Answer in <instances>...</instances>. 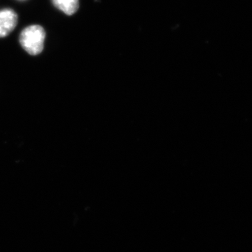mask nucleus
Masks as SVG:
<instances>
[{
  "instance_id": "obj_4",
  "label": "nucleus",
  "mask_w": 252,
  "mask_h": 252,
  "mask_svg": "<svg viewBox=\"0 0 252 252\" xmlns=\"http://www.w3.org/2000/svg\"><path fill=\"white\" fill-rule=\"evenodd\" d=\"M17 1H26V0H17Z\"/></svg>"
},
{
  "instance_id": "obj_1",
  "label": "nucleus",
  "mask_w": 252,
  "mask_h": 252,
  "mask_svg": "<svg viewBox=\"0 0 252 252\" xmlns=\"http://www.w3.org/2000/svg\"><path fill=\"white\" fill-rule=\"evenodd\" d=\"M46 39L45 30L39 25H32L23 29L19 36V42L28 54L36 56L42 52Z\"/></svg>"
},
{
  "instance_id": "obj_2",
  "label": "nucleus",
  "mask_w": 252,
  "mask_h": 252,
  "mask_svg": "<svg viewBox=\"0 0 252 252\" xmlns=\"http://www.w3.org/2000/svg\"><path fill=\"white\" fill-rule=\"evenodd\" d=\"M18 24V14L11 8L0 10V38L9 35Z\"/></svg>"
},
{
  "instance_id": "obj_3",
  "label": "nucleus",
  "mask_w": 252,
  "mask_h": 252,
  "mask_svg": "<svg viewBox=\"0 0 252 252\" xmlns=\"http://www.w3.org/2000/svg\"><path fill=\"white\" fill-rule=\"evenodd\" d=\"M55 7L67 16L75 14L79 8V0H51Z\"/></svg>"
}]
</instances>
